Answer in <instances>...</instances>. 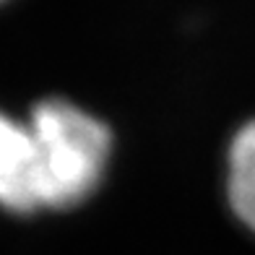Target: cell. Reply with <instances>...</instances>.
<instances>
[{"label":"cell","instance_id":"3957f363","mask_svg":"<svg viewBox=\"0 0 255 255\" xmlns=\"http://www.w3.org/2000/svg\"><path fill=\"white\" fill-rule=\"evenodd\" d=\"M229 203L255 232V120L240 128L229 148Z\"/></svg>","mask_w":255,"mask_h":255},{"label":"cell","instance_id":"7a4b0ae2","mask_svg":"<svg viewBox=\"0 0 255 255\" xmlns=\"http://www.w3.org/2000/svg\"><path fill=\"white\" fill-rule=\"evenodd\" d=\"M0 206L16 214L44 208L42 156L29 123L0 112Z\"/></svg>","mask_w":255,"mask_h":255},{"label":"cell","instance_id":"6da1fadb","mask_svg":"<svg viewBox=\"0 0 255 255\" xmlns=\"http://www.w3.org/2000/svg\"><path fill=\"white\" fill-rule=\"evenodd\" d=\"M29 128L42 156L44 208H71L102 182L112 138L107 125L65 99H44Z\"/></svg>","mask_w":255,"mask_h":255}]
</instances>
